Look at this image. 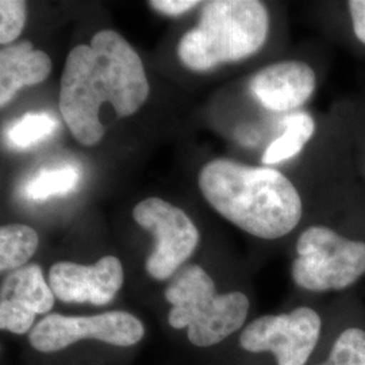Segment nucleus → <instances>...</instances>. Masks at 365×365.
Here are the masks:
<instances>
[{
	"mask_svg": "<svg viewBox=\"0 0 365 365\" xmlns=\"http://www.w3.org/2000/svg\"><path fill=\"white\" fill-rule=\"evenodd\" d=\"M148 96L143 60L117 31L101 30L90 45H78L68 54L60 84V111L80 144L93 146L103 138L102 106L111 105L119 118L130 117Z\"/></svg>",
	"mask_w": 365,
	"mask_h": 365,
	"instance_id": "1",
	"label": "nucleus"
},
{
	"mask_svg": "<svg viewBox=\"0 0 365 365\" xmlns=\"http://www.w3.org/2000/svg\"><path fill=\"white\" fill-rule=\"evenodd\" d=\"M210 206L248 235L274 241L299 225L303 203L297 187L280 170L217 158L199 173Z\"/></svg>",
	"mask_w": 365,
	"mask_h": 365,
	"instance_id": "2",
	"label": "nucleus"
},
{
	"mask_svg": "<svg viewBox=\"0 0 365 365\" xmlns=\"http://www.w3.org/2000/svg\"><path fill=\"white\" fill-rule=\"evenodd\" d=\"M269 15L257 0H211L203 4L199 22L179 42L184 66L196 72L256 54L267 42Z\"/></svg>",
	"mask_w": 365,
	"mask_h": 365,
	"instance_id": "3",
	"label": "nucleus"
},
{
	"mask_svg": "<svg viewBox=\"0 0 365 365\" xmlns=\"http://www.w3.org/2000/svg\"><path fill=\"white\" fill-rule=\"evenodd\" d=\"M172 304L168 322L187 327L190 342L199 348L221 344L247 325L250 299L242 291L218 294L214 280L200 265L182 267L165 289Z\"/></svg>",
	"mask_w": 365,
	"mask_h": 365,
	"instance_id": "4",
	"label": "nucleus"
},
{
	"mask_svg": "<svg viewBox=\"0 0 365 365\" xmlns=\"http://www.w3.org/2000/svg\"><path fill=\"white\" fill-rule=\"evenodd\" d=\"M295 252L291 276L307 292H342L365 276V240L341 235L324 225L304 229Z\"/></svg>",
	"mask_w": 365,
	"mask_h": 365,
	"instance_id": "5",
	"label": "nucleus"
},
{
	"mask_svg": "<svg viewBox=\"0 0 365 365\" xmlns=\"http://www.w3.org/2000/svg\"><path fill=\"white\" fill-rule=\"evenodd\" d=\"M327 315L313 306L261 315L240 331L238 346L271 365H307L322 341Z\"/></svg>",
	"mask_w": 365,
	"mask_h": 365,
	"instance_id": "6",
	"label": "nucleus"
},
{
	"mask_svg": "<svg viewBox=\"0 0 365 365\" xmlns=\"http://www.w3.org/2000/svg\"><path fill=\"white\" fill-rule=\"evenodd\" d=\"M145 334L143 322L126 312L88 317L49 314L29 333L30 345L42 353L63 351L81 339H96L114 346H133Z\"/></svg>",
	"mask_w": 365,
	"mask_h": 365,
	"instance_id": "7",
	"label": "nucleus"
},
{
	"mask_svg": "<svg viewBox=\"0 0 365 365\" xmlns=\"http://www.w3.org/2000/svg\"><path fill=\"white\" fill-rule=\"evenodd\" d=\"M133 218L156 237V247L146 260V271L156 280H167L182 269L197 244L195 223L179 207L160 197H148L133 210Z\"/></svg>",
	"mask_w": 365,
	"mask_h": 365,
	"instance_id": "8",
	"label": "nucleus"
},
{
	"mask_svg": "<svg viewBox=\"0 0 365 365\" xmlns=\"http://www.w3.org/2000/svg\"><path fill=\"white\" fill-rule=\"evenodd\" d=\"M125 274L119 259L105 256L93 265L60 261L49 271V286L64 303H90L105 306L123 286Z\"/></svg>",
	"mask_w": 365,
	"mask_h": 365,
	"instance_id": "9",
	"label": "nucleus"
},
{
	"mask_svg": "<svg viewBox=\"0 0 365 365\" xmlns=\"http://www.w3.org/2000/svg\"><path fill=\"white\" fill-rule=\"evenodd\" d=\"M317 87L313 68L304 61L286 60L260 69L250 80V91L265 108L287 113L304 105Z\"/></svg>",
	"mask_w": 365,
	"mask_h": 365,
	"instance_id": "10",
	"label": "nucleus"
},
{
	"mask_svg": "<svg viewBox=\"0 0 365 365\" xmlns=\"http://www.w3.org/2000/svg\"><path fill=\"white\" fill-rule=\"evenodd\" d=\"M307 365H365V313L359 306L330 309L322 341Z\"/></svg>",
	"mask_w": 365,
	"mask_h": 365,
	"instance_id": "11",
	"label": "nucleus"
},
{
	"mask_svg": "<svg viewBox=\"0 0 365 365\" xmlns=\"http://www.w3.org/2000/svg\"><path fill=\"white\" fill-rule=\"evenodd\" d=\"M51 71V57L34 49L30 41L4 46L0 51V106L9 105L21 88L45 81Z\"/></svg>",
	"mask_w": 365,
	"mask_h": 365,
	"instance_id": "12",
	"label": "nucleus"
},
{
	"mask_svg": "<svg viewBox=\"0 0 365 365\" xmlns=\"http://www.w3.org/2000/svg\"><path fill=\"white\" fill-rule=\"evenodd\" d=\"M1 299L13 300L33 313L45 314L52 310L56 297L38 264H27L6 277Z\"/></svg>",
	"mask_w": 365,
	"mask_h": 365,
	"instance_id": "13",
	"label": "nucleus"
},
{
	"mask_svg": "<svg viewBox=\"0 0 365 365\" xmlns=\"http://www.w3.org/2000/svg\"><path fill=\"white\" fill-rule=\"evenodd\" d=\"M283 134L265 149L264 165H274L299 155L306 144L313 138L315 122L304 111L292 113L283 119Z\"/></svg>",
	"mask_w": 365,
	"mask_h": 365,
	"instance_id": "14",
	"label": "nucleus"
},
{
	"mask_svg": "<svg viewBox=\"0 0 365 365\" xmlns=\"http://www.w3.org/2000/svg\"><path fill=\"white\" fill-rule=\"evenodd\" d=\"M38 233L22 223L4 225L0 229V271H15L25 267L37 252Z\"/></svg>",
	"mask_w": 365,
	"mask_h": 365,
	"instance_id": "15",
	"label": "nucleus"
},
{
	"mask_svg": "<svg viewBox=\"0 0 365 365\" xmlns=\"http://www.w3.org/2000/svg\"><path fill=\"white\" fill-rule=\"evenodd\" d=\"M80 180V172L73 167L43 170L27 182L25 194L31 200H45L54 195L71 192Z\"/></svg>",
	"mask_w": 365,
	"mask_h": 365,
	"instance_id": "16",
	"label": "nucleus"
},
{
	"mask_svg": "<svg viewBox=\"0 0 365 365\" xmlns=\"http://www.w3.org/2000/svg\"><path fill=\"white\" fill-rule=\"evenodd\" d=\"M57 125V119L48 113H29L7 130V140L14 148H30L52 135Z\"/></svg>",
	"mask_w": 365,
	"mask_h": 365,
	"instance_id": "17",
	"label": "nucleus"
},
{
	"mask_svg": "<svg viewBox=\"0 0 365 365\" xmlns=\"http://www.w3.org/2000/svg\"><path fill=\"white\" fill-rule=\"evenodd\" d=\"M26 24V3L22 0L0 1V43L11 45Z\"/></svg>",
	"mask_w": 365,
	"mask_h": 365,
	"instance_id": "18",
	"label": "nucleus"
},
{
	"mask_svg": "<svg viewBox=\"0 0 365 365\" xmlns=\"http://www.w3.org/2000/svg\"><path fill=\"white\" fill-rule=\"evenodd\" d=\"M37 314L13 300H0V327L14 334H26L33 330Z\"/></svg>",
	"mask_w": 365,
	"mask_h": 365,
	"instance_id": "19",
	"label": "nucleus"
},
{
	"mask_svg": "<svg viewBox=\"0 0 365 365\" xmlns=\"http://www.w3.org/2000/svg\"><path fill=\"white\" fill-rule=\"evenodd\" d=\"M149 4L164 15L179 16L182 14L190 11L195 6H199V1L192 0H152Z\"/></svg>",
	"mask_w": 365,
	"mask_h": 365,
	"instance_id": "20",
	"label": "nucleus"
},
{
	"mask_svg": "<svg viewBox=\"0 0 365 365\" xmlns=\"http://www.w3.org/2000/svg\"><path fill=\"white\" fill-rule=\"evenodd\" d=\"M348 9L354 36L365 45V0H351L348 1Z\"/></svg>",
	"mask_w": 365,
	"mask_h": 365,
	"instance_id": "21",
	"label": "nucleus"
}]
</instances>
